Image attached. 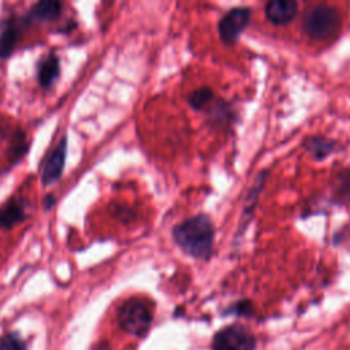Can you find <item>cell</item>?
I'll return each instance as SVG.
<instances>
[{
	"label": "cell",
	"mask_w": 350,
	"mask_h": 350,
	"mask_svg": "<svg viewBox=\"0 0 350 350\" xmlns=\"http://www.w3.org/2000/svg\"><path fill=\"white\" fill-rule=\"evenodd\" d=\"M206 111L209 113V119L213 123H217V122L223 123L228 120V113L231 112L230 107L226 103H216V100L212 103V105Z\"/></svg>",
	"instance_id": "15"
},
{
	"label": "cell",
	"mask_w": 350,
	"mask_h": 350,
	"mask_svg": "<svg viewBox=\"0 0 350 350\" xmlns=\"http://www.w3.org/2000/svg\"><path fill=\"white\" fill-rule=\"evenodd\" d=\"M213 350H256L253 332L242 324H230L219 329L212 340Z\"/></svg>",
	"instance_id": "4"
},
{
	"label": "cell",
	"mask_w": 350,
	"mask_h": 350,
	"mask_svg": "<svg viewBox=\"0 0 350 350\" xmlns=\"http://www.w3.org/2000/svg\"><path fill=\"white\" fill-rule=\"evenodd\" d=\"M55 202H56V200H55L53 196H46L45 200H44V206H45L46 209H51Z\"/></svg>",
	"instance_id": "17"
},
{
	"label": "cell",
	"mask_w": 350,
	"mask_h": 350,
	"mask_svg": "<svg viewBox=\"0 0 350 350\" xmlns=\"http://www.w3.org/2000/svg\"><path fill=\"white\" fill-rule=\"evenodd\" d=\"M302 148L317 161L327 159L335 149V142L323 135H309L302 141Z\"/></svg>",
	"instance_id": "8"
},
{
	"label": "cell",
	"mask_w": 350,
	"mask_h": 350,
	"mask_svg": "<svg viewBox=\"0 0 350 350\" xmlns=\"http://www.w3.org/2000/svg\"><path fill=\"white\" fill-rule=\"evenodd\" d=\"M16 27L14 26V23L7 22L1 26L0 30V57H5L8 56L16 42Z\"/></svg>",
	"instance_id": "13"
},
{
	"label": "cell",
	"mask_w": 350,
	"mask_h": 350,
	"mask_svg": "<svg viewBox=\"0 0 350 350\" xmlns=\"http://www.w3.org/2000/svg\"><path fill=\"white\" fill-rule=\"evenodd\" d=\"M172 238L187 256L208 258L213 250L215 226L208 215L197 213L174 226Z\"/></svg>",
	"instance_id": "1"
},
{
	"label": "cell",
	"mask_w": 350,
	"mask_h": 350,
	"mask_svg": "<svg viewBox=\"0 0 350 350\" xmlns=\"http://www.w3.org/2000/svg\"><path fill=\"white\" fill-rule=\"evenodd\" d=\"M215 100V93L208 86L193 90L187 97L189 104L196 111H206V108H209Z\"/></svg>",
	"instance_id": "12"
},
{
	"label": "cell",
	"mask_w": 350,
	"mask_h": 350,
	"mask_svg": "<svg viewBox=\"0 0 350 350\" xmlns=\"http://www.w3.org/2000/svg\"><path fill=\"white\" fill-rule=\"evenodd\" d=\"M0 350H26V345L16 334H7L0 339Z\"/></svg>",
	"instance_id": "16"
},
{
	"label": "cell",
	"mask_w": 350,
	"mask_h": 350,
	"mask_svg": "<svg viewBox=\"0 0 350 350\" xmlns=\"http://www.w3.org/2000/svg\"><path fill=\"white\" fill-rule=\"evenodd\" d=\"M59 75V59L55 55L45 57L38 67V79L41 86L49 88Z\"/></svg>",
	"instance_id": "10"
},
{
	"label": "cell",
	"mask_w": 350,
	"mask_h": 350,
	"mask_svg": "<svg viewBox=\"0 0 350 350\" xmlns=\"http://www.w3.org/2000/svg\"><path fill=\"white\" fill-rule=\"evenodd\" d=\"M153 313L150 306L138 298L124 301L118 310V321L123 331L135 336H144L152 324Z\"/></svg>",
	"instance_id": "3"
},
{
	"label": "cell",
	"mask_w": 350,
	"mask_h": 350,
	"mask_svg": "<svg viewBox=\"0 0 350 350\" xmlns=\"http://www.w3.org/2000/svg\"><path fill=\"white\" fill-rule=\"evenodd\" d=\"M335 198L342 204H350V168L338 174L334 186Z\"/></svg>",
	"instance_id": "14"
},
{
	"label": "cell",
	"mask_w": 350,
	"mask_h": 350,
	"mask_svg": "<svg viewBox=\"0 0 350 350\" xmlns=\"http://www.w3.org/2000/svg\"><path fill=\"white\" fill-rule=\"evenodd\" d=\"M66 149H67V138L63 137L56 148L49 153L45 159L42 165V183L51 185L57 180L64 168V159H66Z\"/></svg>",
	"instance_id": "6"
},
{
	"label": "cell",
	"mask_w": 350,
	"mask_h": 350,
	"mask_svg": "<svg viewBox=\"0 0 350 350\" xmlns=\"http://www.w3.org/2000/svg\"><path fill=\"white\" fill-rule=\"evenodd\" d=\"M252 18V11L247 7H234L228 10L217 23L220 40L226 45H232L238 41L242 31L247 27Z\"/></svg>",
	"instance_id": "5"
},
{
	"label": "cell",
	"mask_w": 350,
	"mask_h": 350,
	"mask_svg": "<svg viewBox=\"0 0 350 350\" xmlns=\"http://www.w3.org/2000/svg\"><path fill=\"white\" fill-rule=\"evenodd\" d=\"M340 25L342 19L339 11L328 4L313 5L302 16V30L314 41L334 37L340 29Z\"/></svg>",
	"instance_id": "2"
},
{
	"label": "cell",
	"mask_w": 350,
	"mask_h": 350,
	"mask_svg": "<svg viewBox=\"0 0 350 350\" xmlns=\"http://www.w3.org/2000/svg\"><path fill=\"white\" fill-rule=\"evenodd\" d=\"M25 219V205L21 198H12L0 208V226L11 228Z\"/></svg>",
	"instance_id": "9"
},
{
	"label": "cell",
	"mask_w": 350,
	"mask_h": 350,
	"mask_svg": "<svg viewBox=\"0 0 350 350\" xmlns=\"http://www.w3.org/2000/svg\"><path fill=\"white\" fill-rule=\"evenodd\" d=\"M60 7L62 4L57 1H51V0L40 1L31 8L30 16L38 22L53 21L60 14Z\"/></svg>",
	"instance_id": "11"
},
{
	"label": "cell",
	"mask_w": 350,
	"mask_h": 350,
	"mask_svg": "<svg viewBox=\"0 0 350 350\" xmlns=\"http://www.w3.org/2000/svg\"><path fill=\"white\" fill-rule=\"evenodd\" d=\"M264 12L271 23L284 26L297 16L298 3L294 0H271L265 4Z\"/></svg>",
	"instance_id": "7"
}]
</instances>
